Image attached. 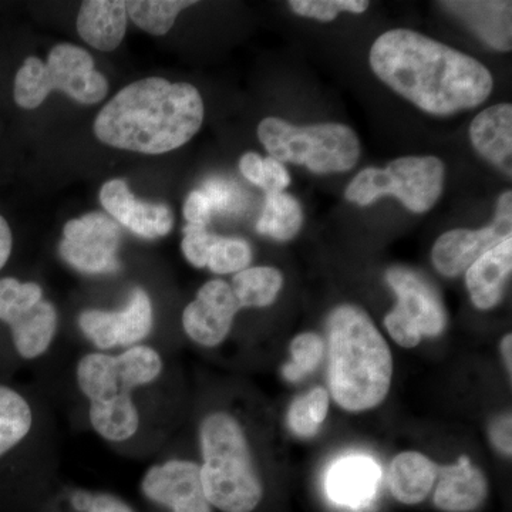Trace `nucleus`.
Here are the masks:
<instances>
[{"label":"nucleus","instance_id":"41","mask_svg":"<svg viewBox=\"0 0 512 512\" xmlns=\"http://www.w3.org/2000/svg\"><path fill=\"white\" fill-rule=\"evenodd\" d=\"M12 248V229H10L5 218L0 215V269L9 261L10 255H12Z\"/></svg>","mask_w":512,"mask_h":512},{"label":"nucleus","instance_id":"42","mask_svg":"<svg viewBox=\"0 0 512 512\" xmlns=\"http://www.w3.org/2000/svg\"><path fill=\"white\" fill-rule=\"evenodd\" d=\"M501 352H503L504 362L511 373L512 367V338L511 335L504 336L503 343H501Z\"/></svg>","mask_w":512,"mask_h":512},{"label":"nucleus","instance_id":"22","mask_svg":"<svg viewBox=\"0 0 512 512\" xmlns=\"http://www.w3.org/2000/svg\"><path fill=\"white\" fill-rule=\"evenodd\" d=\"M126 2L121 0H89L77 16V32L100 52H113L123 42L127 29Z\"/></svg>","mask_w":512,"mask_h":512},{"label":"nucleus","instance_id":"40","mask_svg":"<svg viewBox=\"0 0 512 512\" xmlns=\"http://www.w3.org/2000/svg\"><path fill=\"white\" fill-rule=\"evenodd\" d=\"M511 431V414H504L495 420L490 430L494 446L508 456H511Z\"/></svg>","mask_w":512,"mask_h":512},{"label":"nucleus","instance_id":"18","mask_svg":"<svg viewBox=\"0 0 512 512\" xmlns=\"http://www.w3.org/2000/svg\"><path fill=\"white\" fill-rule=\"evenodd\" d=\"M77 386L90 406L133 400V389L121 376L116 356L104 352L89 353L79 360Z\"/></svg>","mask_w":512,"mask_h":512},{"label":"nucleus","instance_id":"20","mask_svg":"<svg viewBox=\"0 0 512 512\" xmlns=\"http://www.w3.org/2000/svg\"><path fill=\"white\" fill-rule=\"evenodd\" d=\"M440 481L434 493V504L444 512H470L480 507L487 495L484 474L461 457L454 466L439 468Z\"/></svg>","mask_w":512,"mask_h":512},{"label":"nucleus","instance_id":"36","mask_svg":"<svg viewBox=\"0 0 512 512\" xmlns=\"http://www.w3.org/2000/svg\"><path fill=\"white\" fill-rule=\"evenodd\" d=\"M288 421L293 433L298 434L299 437H305V439L315 436L320 429L308 412L305 396L293 400L291 409H289Z\"/></svg>","mask_w":512,"mask_h":512},{"label":"nucleus","instance_id":"38","mask_svg":"<svg viewBox=\"0 0 512 512\" xmlns=\"http://www.w3.org/2000/svg\"><path fill=\"white\" fill-rule=\"evenodd\" d=\"M308 412L318 426H322L329 410V394L323 387H316L305 396Z\"/></svg>","mask_w":512,"mask_h":512},{"label":"nucleus","instance_id":"28","mask_svg":"<svg viewBox=\"0 0 512 512\" xmlns=\"http://www.w3.org/2000/svg\"><path fill=\"white\" fill-rule=\"evenodd\" d=\"M116 360L121 376L133 390L156 382L164 369L160 353L146 345L131 346L117 355Z\"/></svg>","mask_w":512,"mask_h":512},{"label":"nucleus","instance_id":"12","mask_svg":"<svg viewBox=\"0 0 512 512\" xmlns=\"http://www.w3.org/2000/svg\"><path fill=\"white\" fill-rule=\"evenodd\" d=\"M153 323V303L143 288L134 289L121 311L87 309L79 316L83 335L100 350L138 345L150 335Z\"/></svg>","mask_w":512,"mask_h":512},{"label":"nucleus","instance_id":"24","mask_svg":"<svg viewBox=\"0 0 512 512\" xmlns=\"http://www.w3.org/2000/svg\"><path fill=\"white\" fill-rule=\"evenodd\" d=\"M284 276L271 266H255L235 274L231 288L239 308H266L278 298Z\"/></svg>","mask_w":512,"mask_h":512},{"label":"nucleus","instance_id":"32","mask_svg":"<svg viewBox=\"0 0 512 512\" xmlns=\"http://www.w3.org/2000/svg\"><path fill=\"white\" fill-rule=\"evenodd\" d=\"M217 238L218 235L211 234L207 228L187 225L184 228L183 242H181L185 259L195 268H207L208 256Z\"/></svg>","mask_w":512,"mask_h":512},{"label":"nucleus","instance_id":"14","mask_svg":"<svg viewBox=\"0 0 512 512\" xmlns=\"http://www.w3.org/2000/svg\"><path fill=\"white\" fill-rule=\"evenodd\" d=\"M239 309L231 285L214 279L201 286L197 298L184 309L183 328L198 345L215 348L227 339Z\"/></svg>","mask_w":512,"mask_h":512},{"label":"nucleus","instance_id":"1","mask_svg":"<svg viewBox=\"0 0 512 512\" xmlns=\"http://www.w3.org/2000/svg\"><path fill=\"white\" fill-rule=\"evenodd\" d=\"M369 60L390 89L434 116L474 109L493 92V76L483 63L413 30L377 37Z\"/></svg>","mask_w":512,"mask_h":512},{"label":"nucleus","instance_id":"9","mask_svg":"<svg viewBox=\"0 0 512 512\" xmlns=\"http://www.w3.org/2000/svg\"><path fill=\"white\" fill-rule=\"evenodd\" d=\"M0 320L9 325L13 343L23 359H37L52 345L59 325L55 305L43 298L35 282L0 279Z\"/></svg>","mask_w":512,"mask_h":512},{"label":"nucleus","instance_id":"7","mask_svg":"<svg viewBox=\"0 0 512 512\" xmlns=\"http://www.w3.org/2000/svg\"><path fill=\"white\" fill-rule=\"evenodd\" d=\"M443 161L437 157H402L386 168L360 171L346 188V200L366 207L384 195H393L407 210L423 214L439 201L443 191Z\"/></svg>","mask_w":512,"mask_h":512},{"label":"nucleus","instance_id":"4","mask_svg":"<svg viewBox=\"0 0 512 512\" xmlns=\"http://www.w3.org/2000/svg\"><path fill=\"white\" fill-rule=\"evenodd\" d=\"M200 476L211 507L252 512L264 497L241 424L231 414H208L200 427Z\"/></svg>","mask_w":512,"mask_h":512},{"label":"nucleus","instance_id":"35","mask_svg":"<svg viewBox=\"0 0 512 512\" xmlns=\"http://www.w3.org/2000/svg\"><path fill=\"white\" fill-rule=\"evenodd\" d=\"M212 212L211 202L207 195L201 190H194L188 194L184 204V217L191 227L207 228L211 222Z\"/></svg>","mask_w":512,"mask_h":512},{"label":"nucleus","instance_id":"31","mask_svg":"<svg viewBox=\"0 0 512 512\" xmlns=\"http://www.w3.org/2000/svg\"><path fill=\"white\" fill-rule=\"evenodd\" d=\"M289 6L296 15L320 22L335 20L340 12L363 13L369 8L366 0H292Z\"/></svg>","mask_w":512,"mask_h":512},{"label":"nucleus","instance_id":"29","mask_svg":"<svg viewBox=\"0 0 512 512\" xmlns=\"http://www.w3.org/2000/svg\"><path fill=\"white\" fill-rule=\"evenodd\" d=\"M251 261V245L245 239L218 237L208 256L207 268L218 275L238 274Z\"/></svg>","mask_w":512,"mask_h":512},{"label":"nucleus","instance_id":"37","mask_svg":"<svg viewBox=\"0 0 512 512\" xmlns=\"http://www.w3.org/2000/svg\"><path fill=\"white\" fill-rule=\"evenodd\" d=\"M264 184L262 190L268 192H284L291 184V175L286 170L285 165L279 163L275 158H264Z\"/></svg>","mask_w":512,"mask_h":512},{"label":"nucleus","instance_id":"16","mask_svg":"<svg viewBox=\"0 0 512 512\" xmlns=\"http://www.w3.org/2000/svg\"><path fill=\"white\" fill-rule=\"evenodd\" d=\"M382 470L373 458L349 456L336 461L326 476V493L340 507H366L376 497Z\"/></svg>","mask_w":512,"mask_h":512},{"label":"nucleus","instance_id":"23","mask_svg":"<svg viewBox=\"0 0 512 512\" xmlns=\"http://www.w3.org/2000/svg\"><path fill=\"white\" fill-rule=\"evenodd\" d=\"M439 476V467L417 451H406L394 458L389 471L393 497L407 505L426 500Z\"/></svg>","mask_w":512,"mask_h":512},{"label":"nucleus","instance_id":"25","mask_svg":"<svg viewBox=\"0 0 512 512\" xmlns=\"http://www.w3.org/2000/svg\"><path fill=\"white\" fill-rule=\"evenodd\" d=\"M303 212L301 204L285 192H268L264 211L256 224V231L278 241H291L301 231Z\"/></svg>","mask_w":512,"mask_h":512},{"label":"nucleus","instance_id":"17","mask_svg":"<svg viewBox=\"0 0 512 512\" xmlns=\"http://www.w3.org/2000/svg\"><path fill=\"white\" fill-rule=\"evenodd\" d=\"M512 271V237L485 252L467 269L466 284L471 301L481 311L493 309L503 299Z\"/></svg>","mask_w":512,"mask_h":512},{"label":"nucleus","instance_id":"8","mask_svg":"<svg viewBox=\"0 0 512 512\" xmlns=\"http://www.w3.org/2000/svg\"><path fill=\"white\" fill-rule=\"evenodd\" d=\"M387 282L397 295V305L384 326L402 348H416L423 338H434L447 326V313L439 293L416 272L407 268L387 271Z\"/></svg>","mask_w":512,"mask_h":512},{"label":"nucleus","instance_id":"2","mask_svg":"<svg viewBox=\"0 0 512 512\" xmlns=\"http://www.w3.org/2000/svg\"><path fill=\"white\" fill-rule=\"evenodd\" d=\"M202 121L197 87L147 77L121 89L97 114L93 130L106 146L157 156L187 144Z\"/></svg>","mask_w":512,"mask_h":512},{"label":"nucleus","instance_id":"19","mask_svg":"<svg viewBox=\"0 0 512 512\" xmlns=\"http://www.w3.org/2000/svg\"><path fill=\"white\" fill-rule=\"evenodd\" d=\"M474 148L495 167L512 174V106L497 104L481 111L470 126Z\"/></svg>","mask_w":512,"mask_h":512},{"label":"nucleus","instance_id":"11","mask_svg":"<svg viewBox=\"0 0 512 512\" xmlns=\"http://www.w3.org/2000/svg\"><path fill=\"white\" fill-rule=\"evenodd\" d=\"M512 194L504 192L498 200L494 221L481 229H454L441 235L434 244L431 259L441 275L453 278L467 271L480 256L511 238Z\"/></svg>","mask_w":512,"mask_h":512},{"label":"nucleus","instance_id":"30","mask_svg":"<svg viewBox=\"0 0 512 512\" xmlns=\"http://www.w3.org/2000/svg\"><path fill=\"white\" fill-rule=\"evenodd\" d=\"M292 362L284 366V376L289 382H299L315 372L325 355V343L316 333H302L291 343Z\"/></svg>","mask_w":512,"mask_h":512},{"label":"nucleus","instance_id":"15","mask_svg":"<svg viewBox=\"0 0 512 512\" xmlns=\"http://www.w3.org/2000/svg\"><path fill=\"white\" fill-rule=\"evenodd\" d=\"M100 202L110 218L130 229L137 237L163 238L173 229L174 215L170 207L137 200L124 180H111L104 184Z\"/></svg>","mask_w":512,"mask_h":512},{"label":"nucleus","instance_id":"26","mask_svg":"<svg viewBox=\"0 0 512 512\" xmlns=\"http://www.w3.org/2000/svg\"><path fill=\"white\" fill-rule=\"evenodd\" d=\"M32 426L33 412L28 400L0 384V457L22 443Z\"/></svg>","mask_w":512,"mask_h":512},{"label":"nucleus","instance_id":"3","mask_svg":"<svg viewBox=\"0 0 512 512\" xmlns=\"http://www.w3.org/2000/svg\"><path fill=\"white\" fill-rule=\"evenodd\" d=\"M393 376L389 345L362 309L342 305L329 318V386L348 412L375 409Z\"/></svg>","mask_w":512,"mask_h":512},{"label":"nucleus","instance_id":"34","mask_svg":"<svg viewBox=\"0 0 512 512\" xmlns=\"http://www.w3.org/2000/svg\"><path fill=\"white\" fill-rule=\"evenodd\" d=\"M70 501L77 512H134L121 498L107 493L76 491Z\"/></svg>","mask_w":512,"mask_h":512},{"label":"nucleus","instance_id":"5","mask_svg":"<svg viewBox=\"0 0 512 512\" xmlns=\"http://www.w3.org/2000/svg\"><path fill=\"white\" fill-rule=\"evenodd\" d=\"M55 90L92 106L107 96L109 82L94 69L89 52L72 43H60L50 50L46 63L35 56L23 62L15 77L13 96L22 109L33 110Z\"/></svg>","mask_w":512,"mask_h":512},{"label":"nucleus","instance_id":"39","mask_svg":"<svg viewBox=\"0 0 512 512\" xmlns=\"http://www.w3.org/2000/svg\"><path fill=\"white\" fill-rule=\"evenodd\" d=\"M239 170L242 175L249 181V183L262 188L264 184V158L258 156L256 153H247L239 160Z\"/></svg>","mask_w":512,"mask_h":512},{"label":"nucleus","instance_id":"6","mask_svg":"<svg viewBox=\"0 0 512 512\" xmlns=\"http://www.w3.org/2000/svg\"><path fill=\"white\" fill-rule=\"evenodd\" d=\"M258 137L269 157L279 163L305 165L316 174L345 173L360 157L359 138L345 124L296 127L268 117L259 124Z\"/></svg>","mask_w":512,"mask_h":512},{"label":"nucleus","instance_id":"13","mask_svg":"<svg viewBox=\"0 0 512 512\" xmlns=\"http://www.w3.org/2000/svg\"><path fill=\"white\" fill-rule=\"evenodd\" d=\"M141 491L171 512H212L202 488L200 466L192 461L168 460L148 468Z\"/></svg>","mask_w":512,"mask_h":512},{"label":"nucleus","instance_id":"27","mask_svg":"<svg viewBox=\"0 0 512 512\" xmlns=\"http://www.w3.org/2000/svg\"><path fill=\"white\" fill-rule=\"evenodd\" d=\"M195 3L188 0H133L126 2L127 16L144 32L164 36L173 28L177 16Z\"/></svg>","mask_w":512,"mask_h":512},{"label":"nucleus","instance_id":"33","mask_svg":"<svg viewBox=\"0 0 512 512\" xmlns=\"http://www.w3.org/2000/svg\"><path fill=\"white\" fill-rule=\"evenodd\" d=\"M202 192L211 202L212 212H234L241 208V192L234 184L222 178L205 181Z\"/></svg>","mask_w":512,"mask_h":512},{"label":"nucleus","instance_id":"21","mask_svg":"<svg viewBox=\"0 0 512 512\" xmlns=\"http://www.w3.org/2000/svg\"><path fill=\"white\" fill-rule=\"evenodd\" d=\"M483 42L500 52L512 47L511 2H440Z\"/></svg>","mask_w":512,"mask_h":512},{"label":"nucleus","instance_id":"10","mask_svg":"<svg viewBox=\"0 0 512 512\" xmlns=\"http://www.w3.org/2000/svg\"><path fill=\"white\" fill-rule=\"evenodd\" d=\"M121 231L119 224L103 212H89L67 222L59 245L63 261L89 275L120 271Z\"/></svg>","mask_w":512,"mask_h":512}]
</instances>
